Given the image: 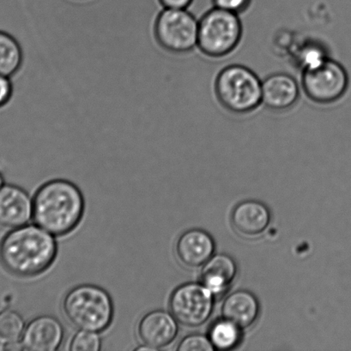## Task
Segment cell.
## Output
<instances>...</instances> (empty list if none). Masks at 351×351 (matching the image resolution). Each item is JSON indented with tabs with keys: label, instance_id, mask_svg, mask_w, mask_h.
<instances>
[{
	"label": "cell",
	"instance_id": "cell-18",
	"mask_svg": "<svg viewBox=\"0 0 351 351\" xmlns=\"http://www.w3.org/2000/svg\"><path fill=\"white\" fill-rule=\"evenodd\" d=\"M23 64V50L12 34L0 29V75L12 77Z\"/></svg>",
	"mask_w": 351,
	"mask_h": 351
},
{
	"label": "cell",
	"instance_id": "cell-13",
	"mask_svg": "<svg viewBox=\"0 0 351 351\" xmlns=\"http://www.w3.org/2000/svg\"><path fill=\"white\" fill-rule=\"evenodd\" d=\"M215 242L205 230L191 229L181 234L175 244V254L185 267L204 266L214 256Z\"/></svg>",
	"mask_w": 351,
	"mask_h": 351
},
{
	"label": "cell",
	"instance_id": "cell-14",
	"mask_svg": "<svg viewBox=\"0 0 351 351\" xmlns=\"http://www.w3.org/2000/svg\"><path fill=\"white\" fill-rule=\"evenodd\" d=\"M300 88L297 80L286 73H275L262 82V104L276 112L286 111L297 104Z\"/></svg>",
	"mask_w": 351,
	"mask_h": 351
},
{
	"label": "cell",
	"instance_id": "cell-8",
	"mask_svg": "<svg viewBox=\"0 0 351 351\" xmlns=\"http://www.w3.org/2000/svg\"><path fill=\"white\" fill-rule=\"evenodd\" d=\"M214 297L203 284L185 283L172 292L168 308L180 324L188 328H198L211 317L214 308Z\"/></svg>",
	"mask_w": 351,
	"mask_h": 351
},
{
	"label": "cell",
	"instance_id": "cell-24",
	"mask_svg": "<svg viewBox=\"0 0 351 351\" xmlns=\"http://www.w3.org/2000/svg\"><path fill=\"white\" fill-rule=\"evenodd\" d=\"M252 0H213L216 8L236 14L242 13L249 8Z\"/></svg>",
	"mask_w": 351,
	"mask_h": 351
},
{
	"label": "cell",
	"instance_id": "cell-28",
	"mask_svg": "<svg viewBox=\"0 0 351 351\" xmlns=\"http://www.w3.org/2000/svg\"><path fill=\"white\" fill-rule=\"evenodd\" d=\"M3 184V178L2 177L1 173H0V189H1Z\"/></svg>",
	"mask_w": 351,
	"mask_h": 351
},
{
	"label": "cell",
	"instance_id": "cell-22",
	"mask_svg": "<svg viewBox=\"0 0 351 351\" xmlns=\"http://www.w3.org/2000/svg\"><path fill=\"white\" fill-rule=\"evenodd\" d=\"M102 349V339L98 333L79 331L73 337L69 350L71 351H98Z\"/></svg>",
	"mask_w": 351,
	"mask_h": 351
},
{
	"label": "cell",
	"instance_id": "cell-4",
	"mask_svg": "<svg viewBox=\"0 0 351 351\" xmlns=\"http://www.w3.org/2000/svg\"><path fill=\"white\" fill-rule=\"evenodd\" d=\"M65 318L79 331L100 333L111 326L115 306L109 292L95 285H80L65 295Z\"/></svg>",
	"mask_w": 351,
	"mask_h": 351
},
{
	"label": "cell",
	"instance_id": "cell-5",
	"mask_svg": "<svg viewBox=\"0 0 351 351\" xmlns=\"http://www.w3.org/2000/svg\"><path fill=\"white\" fill-rule=\"evenodd\" d=\"M216 97L223 108L236 114H247L262 103V82L250 69L232 64L216 79Z\"/></svg>",
	"mask_w": 351,
	"mask_h": 351
},
{
	"label": "cell",
	"instance_id": "cell-15",
	"mask_svg": "<svg viewBox=\"0 0 351 351\" xmlns=\"http://www.w3.org/2000/svg\"><path fill=\"white\" fill-rule=\"evenodd\" d=\"M271 222V213L264 203L249 199L234 208L231 223L240 236L256 237L266 232Z\"/></svg>",
	"mask_w": 351,
	"mask_h": 351
},
{
	"label": "cell",
	"instance_id": "cell-17",
	"mask_svg": "<svg viewBox=\"0 0 351 351\" xmlns=\"http://www.w3.org/2000/svg\"><path fill=\"white\" fill-rule=\"evenodd\" d=\"M237 265L231 256L225 254L213 256L204 265L201 282L214 295L225 293L235 280Z\"/></svg>",
	"mask_w": 351,
	"mask_h": 351
},
{
	"label": "cell",
	"instance_id": "cell-9",
	"mask_svg": "<svg viewBox=\"0 0 351 351\" xmlns=\"http://www.w3.org/2000/svg\"><path fill=\"white\" fill-rule=\"evenodd\" d=\"M302 82L309 99L319 104H330L346 95L350 79L346 68L329 58L321 66L302 72Z\"/></svg>",
	"mask_w": 351,
	"mask_h": 351
},
{
	"label": "cell",
	"instance_id": "cell-19",
	"mask_svg": "<svg viewBox=\"0 0 351 351\" xmlns=\"http://www.w3.org/2000/svg\"><path fill=\"white\" fill-rule=\"evenodd\" d=\"M242 330L233 322L223 318L212 325L209 339L215 350H233L242 340Z\"/></svg>",
	"mask_w": 351,
	"mask_h": 351
},
{
	"label": "cell",
	"instance_id": "cell-16",
	"mask_svg": "<svg viewBox=\"0 0 351 351\" xmlns=\"http://www.w3.org/2000/svg\"><path fill=\"white\" fill-rule=\"evenodd\" d=\"M260 302L252 292L240 290L233 292L223 302V318L228 319L240 329L251 328L259 318Z\"/></svg>",
	"mask_w": 351,
	"mask_h": 351
},
{
	"label": "cell",
	"instance_id": "cell-20",
	"mask_svg": "<svg viewBox=\"0 0 351 351\" xmlns=\"http://www.w3.org/2000/svg\"><path fill=\"white\" fill-rule=\"evenodd\" d=\"M328 51L322 43L316 41L306 43L295 54V62L302 72L314 70L329 60Z\"/></svg>",
	"mask_w": 351,
	"mask_h": 351
},
{
	"label": "cell",
	"instance_id": "cell-6",
	"mask_svg": "<svg viewBox=\"0 0 351 351\" xmlns=\"http://www.w3.org/2000/svg\"><path fill=\"white\" fill-rule=\"evenodd\" d=\"M242 36L238 14L214 7L199 21L198 47L207 56L220 58L232 53Z\"/></svg>",
	"mask_w": 351,
	"mask_h": 351
},
{
	"label": "cell",
	"instance_id": "cell-3",
	"mask_svg": "<svg viewBox=\"0 0 351 351\" xmlns=\"http://www.w3.org/2000/svg\"><path fill=\"white\" fill-rule=\"evenodd\" d=\"M85 201L80 189L67 179H52L37 189L33 199V219L54 236H65L81 223Z\"/></svg>",
	"mask_w": 351,
	"mask_h": 351
},
{
	"label": "cell",
	"instance_id": "cell-2",
	"mask_svg": "<svg viewBox=\"0 0 351 351\" xmlns=\"http://www.w3.org/2000/svg\"><path fill=\"white\" fill-rule=\"evenodd\" d=\"M57 254L56 240L40 226L15 228L0 243V261L3 267L21 278L43 274L54 264Z\"/></svg>",
	"mask_w": 351,
	"mask_h": 351
},
{
	"label": "cell",
	"instance_id": "cell-11",
	"mask_svg": "<svg viewBox=\"0 0 351 351\" xmlns=\"http://www.w3.org/2000/svg\"><path fill=\"white\" fill-rule=\"evenodd\" d=\"M171 313L157 309L144 315L137 325V335L152 350L164 348L177 339L179 326Z\"/></svg>",
	"mask_w": 351,
	"mask_h": 351
},
{
	"label": "cell",
	"instance_id": "cell-26",
	"mask_svg": "<svg viewBox=\"0 0 351 351\" xmlns=\"http://www.w3.org/2000/svg\"><path fill=\"white\" fill-rule=\"evenodd\" d=\"M165 9H189L194 0H161Z\"/></svg>",
	"mask_w": 351,
	"mask_h": 351
},
{
	"label": "cell",
	"instance_id": "cell-27",
	"mask_svg": "<svg viewBox=\"0 0 351 351\" xmlns=\"http://www.w3.org/2000/svg\"><path fill=\"white\" fill-rule=\"evenodd\" d=\"M3 350H23L22 343H19V341L14 342H7L5 347H3Z\"/></svg>",
	"mask_w": 351,
	"mask_h": 351
},
{
	"label": "cell",
	"instance_id": "cell-10",
	"mask_svg": "<svg viewBox=\"0 0 351 351\" xmlns=\"http://www.w3.org/2000/svg\"><path fill=\"white\" fill-rule=\"evenodd\" d=\"M64 326L55 316H37L29 322L22 336L23 348L30 351H54L64 341Z\"/></svg>",
	"mask_w": 351,
	"mask_h": 351
},
{
	"label": "cell",
	"instance_id": "cell-23",
	"mask_svg": "<svg viewBox=\"0 0 351 351\" xmlns=\"http://www.w3.org/2000/svg\"><path fill=\"white\" fill-rule=\"evenodd\" d=\"M179 351H213L215 350L209 337L194 333L181 340L177 347Z\"/></svg>",
	"mask_w": 351,
	"mask_h": 351
},
{
	"label": "cell",
	"instance_id": "cell-12",
	"mask_svg": "<svg viewBox=\"0 0 351 351\" xmlns=\"http://www.w3.org/2000/svg\"><path fill=\"white\" fill-rule=\"evenodd\" d=\"M33 215V201L23 189L3 185L0 189V226L19 228L25 226Z\"/></svg>",
	"mask_w": 351,
	"mask_h": 351
},
{
	"label": "cell",
	"instance_id": "cell-7",
	"mask_svg": "<svg viewBox=\"0 0 351 351\" xmlns=\"http://www.w3.org/2000/svg\"><path fill=\"white\" fill-rule=\"evenodd\" d=\"M156 34L165 49L190 53L198 47L199 21L188 9H165L158 17Z\"/></svg>",
	"mask_w": 351,
	"mask_h": 351
},
{
	"label": "cell",
	"instance_id": "cell-25",
	"mask_svg": "<svg viewBox=\"0 0 351 351\" xmlns=\"http://www.w3.org/2000/svg\"><path fill=\"white\" fill-rule=\"evenodd\" d=\"M13 95L12 79L0 75V109L8 104Z\"/></svg>",
	"mask_w": 351,
	"mask_h": 351
},
{
	"label": "cell",
	"instance_id": "cell-1",
	"mask_svg": "<svg viewBox=\"0 0 351 351\" xmlns=\"http://www.w3.org/2000/svg\"><path fill=\"white\" fill-rule=\"evenodd\" d=\"M161 0H69L65 23L81 63L117 84L156 88L180 54L165 49L156 27Z\"/></svg>",
	"mask_w": 351,
	"mask_h": 351
},
{
	"label": "cell",
	"instance_id": "cell-21",
	"mask_svg": "<svg viewBox=\"0 0 351 351\" xmlns=\"http://www.w3.org/2000/svg\"><path fill=\"white\" fill-rule=\"evenodd\" d=\"M24 329L25 323L19 312L12 309L0 312V339L6 342L19 341Z\"/></svg>",
	"mask_w": 351,
	"mask_h": 351
}]
</instances>
